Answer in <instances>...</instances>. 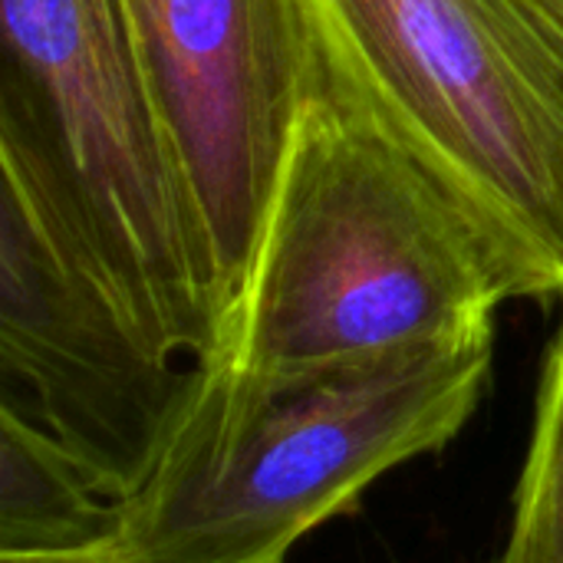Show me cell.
I'll use <instances>...</instances> for the list:
<instances>
[{
	"mask_svg": "<svg viewBox=\"0 0 563 563\" xmlns=\"http://www.w3.org/2000/svg\"><path fill=\"white\" fill-rule=\"evenodd\" d=\"M0 563H148L125 558L115 551H92V554H59V558H0Z\"/></svg>",
	"mask_w": 563,
	"mask_h": 563,
	"instance_id": "obj_9",
	"label": "cell"
},
{
	"mask_svg": "<svg viewBox=\"0 0 563 563\" xmlns=\"http://www.w3.org/2000/svg\"><path fill=\"white\" fill-rule=\"evenodd\" d=\"M521 297L528 284L492 234L317 59L211 360L251 376L373 360L495 330V310Z\"/></svg>",
	"mask_w": 563,
	"mask_h": 563,
	"instance_id": "obj_1",
	"label": "cell"
},
{
	"mask_svg": "<svg viewBox=\"0 0 563 563\" xmlns=\"http://www.w3.org/2000/svg\"><path fill=\"white\" fill-rule=\"evenodd\" d=\"M528 10H534L541 20H548L558 33H563V0H521Z\"/></svg>",
	"mask_w": 563,
	"mask_h": 563,
	"instance_id": "obj_10",
	"label": "cell"
},
{
	"mask_svg": "<svg viewBox=\"0 0 563 563\" xmlns=\"http://www.w3.org/2000/svg\"><path fill=\"white\" fill-rule=\"evenodd\" d=\"M501 563H563V320L541 373L534 432Z\"/></svg>",
	"mask_w": 563,
	"mask_h": 563,
	"instance_id": "obj_8",
	"label": "cell"
},
{
	"mask_svg": "<svg viewBox=\"0 0 563 563\" xmlns=\"http://www.w3.org/2000/svg\"><path fill=\"white\" fill-rule=\"evenodd\" d=\"M495 330L373 360L251 376L195 363L148 482L109 551L148 563H284L386 472L442 452L478 412Z\"/></svg>",
	"mask_w": 563,
	"mask_h": 563,
	"instance_id": "obj_2",
	"label": "cell"
},
{
	"mask_svg": "<svg viewBox=\"0 0 563 563\" xmlns=\"http://www.w3.org/2000/svg\"><path fill=\"white\" fill-rule=\"evenodd\" d=\"M119 501L53 439L0 409V558L109 551Z\"/></svg>",
	"mask_w": 563,
	"mask_h": 563,
	"instance_id": "obj_7",
	"label": "cell"
},
{
	"mask_svg": "<svg viewBox=\"0 0 563 563\" xmlns=\"http://www.w3.org/2000/svg\"><path fill=\"white\" fill-rule=\"evenodd\" d=\"M125 10L231 317L317 82L303 3L125 0Z\"/></svg>",
	"mask_w": 563,
	"mask_h": 563,
	"instance_id": "obj_5",
	"label": "cell"
},
{
	"mask_svg": "<svg viewBox=\"0 0 563 563\" xmlns=\"http://www.w3.org/2000/svg\"><path fill=\"white\" fill-rule=\"evenodd\" d=\"M175 360L0 181V409L125 501L155 472L195 389V363Z\"/></svg>",
	"mask_w": 563,
	"mask_h": 563,
	"instance_id": "obj_6",
	"label": "cell"
},
{
	"mask_svg": "<svg viewBox=\"0 0 563 563\" xmlns=\"http://www.w3.org/2000/svg\"><path fill=\"white\" fill-rule=\"evenodd\" d=\"M323 73L563 297V33L521 0H300Z\"/></svg>",
	"mask_w": 563,
	"mask_h": 563,
	"instance_id": "obj_4",
	"label": "cell"
},
{
	"mask_svg": "<svg viewBox=\"0 0 563 563\" xmlns=\"http://www.w3.org/2000/svg\"><path fill=\"white\" fill-rule=\"evenodd\" d=\"M0 181L158 350L218 353L228 307L125 0H0Z\"/></svg>",
	"mask_w": 563,
	"mask_h": 563,
	"instance_id": "obj_3",
	"label": "cell"
}]
</instances>
